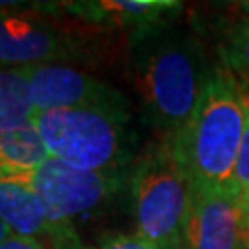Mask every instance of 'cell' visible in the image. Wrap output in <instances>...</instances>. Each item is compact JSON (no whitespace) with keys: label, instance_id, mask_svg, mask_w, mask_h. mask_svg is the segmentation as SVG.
<instances>
[{"label":"cell","instance_id":"6da1fadb","mask_svg":"<svg viewBox=\"0 0 249 249\" xmlns=\"http://www.w3.org/2000/svg\"><path fill=\"white\" fill-rule=\"evenodd\" d=\"M211 71L201 39L188 28L170 22L131 36L135 92L160 139H174L185 129Z\"/></svg>","mask_w":249,"mask_h":249},{"label":"cell","instance_id":"7a4b0ae2","mask_svg":"<svg viewBox=\"0 0 249 249\" xmlns=\"http://www.w3.org/2000/svg\"><path fill=\"white\" fill-rule=\"evenodd\" d=\"M248 87L223 65H213L201 100L185 129L170 139L194 183L234 185L246 129Z\"/></svg>","mask_w":249,"mask_h":249},{"label":"cell","instance_id":"3957f363","mask_svg":"<svg viewBox=\"0 0 249 249\" xmlns=\"http://www.w3.org/2000/svg\"><path fill=\"white\" fill-rule=\"evenodd\" d=\"M32 124L48 157L89 172H127L133 159L129 109H57L36 113Z\"/></svg>","mask_w":249,"mask_h":249},{"label":"cell","instance_id":"277c9868","mask_svg":"<svg viewBox=\"0 0 249 249\" xmlns=\"http://www.w3.org/2000/svg\"><path fill=\"white\" fill-rule=\"evenodd\" d=\"M137 232L160 249L183 240L192 178L170 139L151 146L129 172Z\"/></svg>","mask_w":249,"mask_h":249},{"label":"cell","instance_id":"5b68a950","mask_svg":"<svg viewBox=\"0 0 249 249\" xmlns=\"http://www.w3.org/2000/svg\"><path fill=\"white\" fill-rule=\"evenodd\" d=\"M4 181L32 190L46 205L55 222H72V218L98 209L118 194L125 181H129V172L78 170L48 157L41 164L13 174Z\"/></svg>","mask_w":249,"mask_h":249},{"label":"cell","instance_id":"8992f818","mask_svg":"<svg viewBox=\"0 0 249 249\" xmlns=\"http://www.w3.org/2000/svg\"><path fill=\"white\" fill-rule=\"evenodd\" d=\"M92 48L85 32L36 13L0 8V65H71L87 61Z\"/></svg>","mask_w":249,"mask_h":249},{"label":"cell","instance_id":"52a82bcc","mask_svg":"<svg viewBox=\"0 0 249 249\" xmlns=\"http://www.w3.org/2000/svg\"><path fill=\"white\" fill-rule=\"evenodd\" d=\"M17 69L28 81L36 113L89 107L129 109L120 90L71 65H32Z\"/></svg>","mask_w":249,"mask_h":249},{"label":"cell","instance_id":"ba28073f","mask_svg":"<svg viewBox=\"0 0 249 249\" xmlns=\"http://www.w3.org/2000/svg\"><path fill=\"white\" fill-rule=\"evenodd\" d=\"M183 238L188 249H242L246 216L234 185L220 187L192 181Z\"/></svg>","mask_w":249,"mask_h":249},{"label":"cell","instance_id":"9c48e42d","mask_svg":"<svg viewBox=\"0 0 249 249\" xmlns=\"http://www.w3.org/2000/svg\"><path fill=\"white\" fill-rule=\"evenodd\" d=\"M63 13L81 24L113 30H131V36L155 26L170 24L183 11V2L174 0H83L61 2Z\"/></svg>","mask_w":249,"mask_h":249},{"label":"cell","instance_id":"30bf717a","mask_svg":"<svg viewBox=\"0 0 249 249\" xmlns=\"http://www.w3.org/2000/svg\"><path fill=\"white\" fill-rule=\"evenodd\" d=\"M0 220L13 234L48 240L55 220L39 197L17 183L0 181Z\"/></svg>","mask_w":249,"mask_h":249},{"label":"cell","instance_id":"8fae6325","mask_svg":"<svg viewBox=\"0 0 249 249\" xmlns=\"http://www.w3.org/2000/svg\"><path fill=\"white\" fill-rule=\"evenodd\" d=\"M45 159H48V153L34 124L0 133V181L34 168Z\"/></svg>","mask_w":249,"mask_h":249},{"label":"cell","instance_id":"7c38bea8","mask_svg":"<svg viewBox=\"0 0 249 249\" xmlns=\"http://www.w3.org/2000/svg\"><path fill=\"white\" fill-rule=\"evenodd\" d=\"M36 115L28 81L17 67L0 65V133L32 124Z\"/></svg>","mask_w":249,"mask_h":249},{"label":"cell","instance_id":"4fadbf2b","mask_svg":"<svg viewBox=\"0 0 249 249\" xmlns=\"http://www.w3.org/2000/svg\"><path fill=\"white\" fill-rule=\"evenodd\" d=\"M218 55L225 69L249 87V18L242 17L223 30Z\"/></svg>","mask_w":249,"mask_h":249},{"label":"cell","instance_id":"5bb4252c","mask_svg":"<svg viewBox=\"0 0 249 249\" xmlns=\"http://www.w3.org/2000/svg\"><path fill=\"white\" fill-rule=\"evenodd\" d=\"M234 188L238 190L246 216V234L249 232V90L246 98V129L234 166Z\"/></svg>","mask_w":249,"mask_h":249},{"label":"cell","instance_id":"9a60e30c","mask_svg":"<svg viewBox=\"0 0 249 249\" xmlns=\"http://www.w3.org/2000/svg\"><path fill=\"white\" fill-rule=\"evenodd\" d=\"M48 244L50 249H100V248H89L81 242L80 234L76 232L72 222H57L52 227V231L48 234Z\"/></svg>","mask_w":249,"mask_h":249},{"label":"cell","instance_id":"2e32d148","mask_svg":"<svg viewBox=\"0 0 249 249\" xmlns=\"http://www.w3.org/2000/svg\"><path fill=\"white\" fill-rule=\"evenodd\" d=\"M100 249H160L157 244L144 238L139 232H116V234H107L100 242Z\"/></svg>","mask_w":249,"mask_h":249},{"label":"cell","instance_id":"e0dca14e","mask_svg":"<svg viewBox=\"0 0 249 249\" xmlns=\"http://www.w3.org/2000/svg\"><path fill=\"white\" fill-rule=\"evenodd\" d=\"M0 249H48L45 240L32 238V236H20L11 234L4 242H0Z\"/></svg>","mask_w":249,"mask_h":249},{"label":"cell","instance_id":"ac0fdd59","mask_svg":"<svg viewBox=\"0 0 249 249\" xmlns=\"http://www.w3.org/2000/svg\"><path fill=\"white\" fill-rule=\"evenodd\" d=\"M234 9L240 13L242 17H248L249 18V0H244V2H236V4H234Z\"/></svg>","mask_w":249,"mask_h":249},{"label":"cell","instance_id":"d6986e66","mask_svg":"<svg viewBox=\"0 0 249 249\" xmlns=\"http://www.w3.org/2000/svg\"><path fill=\"white\" fill-rule=\"evenodd\" d=\"M11 234H13V232L9 231L8 225H6V223L0 220V242H4L6 238H8V236H11Z\"/></svg>","mask_w":249,"mask_h":249},{"label":"cell","instance_id":"ffe728a7","mask_svg":"<svg viewBox=\"0 0 249 249\" xmlns=\"http://www.w3.org/2000/svg\"><path fill=\"white\" fill-rule=\"evenodd\" d=\"M164 249H188V246H187V242H185V238H183V240H178V242H174V244H170L168 248H164Z\"/></svg>","mask_w":249,"mask_h":249},{"label":"cell","instance_id":"44dd1931","mask_svg":"<svg viewBox=\"0 0 249 249\" xmlns=\"http://www.w3.org/2000/svg\"><path fill=\"white\" fill-rule=\"evenodd\" d=\"M242 249H249V234H246V238H244V246Z\"/></svg>","mask_w":249,"mask_h":249},{"label":"cell","instance_id":"7402d4cb","mask_svg":"<svg viewBox=\"0 0 249 249\" xmlns=\"http://www.w3.org/2000/svg\"><path fill=\"white\" fill-rule=\"evenodd\" d=\"M248 234H249V232H248Z\"/></svg>","mask_w":249,"mask_h":249}]
</instances>
